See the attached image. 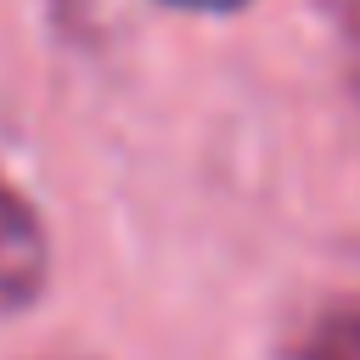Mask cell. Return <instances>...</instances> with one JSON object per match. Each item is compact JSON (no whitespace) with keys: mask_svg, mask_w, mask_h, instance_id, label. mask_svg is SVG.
Masks as SVG:
<instances>
[{"mask_svg":"<svg viewBox=\"0 0 360 360\" xmlns=\"http://www.w3.org/2000/svg\"><path fill=\"white\" fill-rule=\"evenodd\" d=\"M298 360H360V304H326L309 321Z\"/></svg>","mask_w":360,"mask_h":360,"instance_id":"2","label":"cell"},{"mask_svg":"<svg viewBox=\"0 0 360 360\" xmlns=\"http://www.w3.org/2000/svg\"><path fill=\"white\" fill-rule=\"evenodd\" d=\"M343 28H349V45H354L349 51V84H354V101H360V22H343Z\"/></svg>","mask_w":360,"mask_h":360,"instance_id":"4","label":"cell"},{"mask_svg":"<svg viewBox=\"0 0 360 360\" xmlns=\"http://www.w3.org/2000/svg\"><path fill=\"white\" fill-rule=\"evenodd\" d=\"M152 6H169V11H186V17H236L253 0H152Z\"/></svg>","mask_w":360,"mask_h":360,"instance_id":"3","label":"cell"},{"mask_svg":"<svg viewBox=\"0 0 360 360\" xmlns=\"http://www.w3.org/2000/svg\"><path fill=\"white\" fill-rule=\"evenodd\" d=\"M56 276V248L51 225L34 208V197L0 169V321H17L39 309Z\"/></svg>","mask_w":360,"mask_h":360,"instance_id":"1","label":"cell"}]
</instances>
